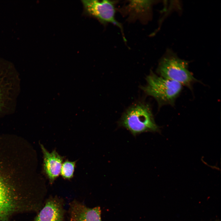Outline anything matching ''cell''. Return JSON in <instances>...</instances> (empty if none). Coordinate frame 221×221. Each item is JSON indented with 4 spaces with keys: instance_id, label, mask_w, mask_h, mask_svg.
I'll use <instances>...</instances> for the list:
<instances>
[{
    "instance_id": "6da1fadb",
    "label": "cell",
    "mask_w": 221,
    "mask_h": 221,
    "mask_svg": "<svg viewBox=\"0 0 221 221\" xmlns=\"http://www.w3.org/2000/svg\"><path fill=\"white\" fill-rule=\"evenodd\" d=\"M29 152L18 144L0 141V221L36 207Z\"/></svg>"
},
{
    "instance_id": "7a4b0ae2",
    "label": "cell",
    "mask_w": 221,
    "mask_h": 221,
    "mask_svg": "<svg viewBox=\"0 0 221 221\" xmlns=\"http://www.w3.org/2000/svg\"><path fill=\"white\" fill-rule=\"evenodd\" d=\"M118 124L134 136L144 132L159 130L149 106L141 102L128 108L123 114Z\"/></svg>"
},
{
    "instance_id": "3957f363",
    "label": "cell",
    "mask_w": 221,
    "mask_h": 221,
    "mask_svg": "<svg viewBox=\"0 0 221 221\" xmlns=\"http://www.w3.org/2000/svg\"><path fill=\"white\" fill-rule=\"evenodd\" d=\"M146 80L147 85L141 88L147 95L154 97L159 107L173 105L182 89L180 83L158 76L152 72L147 76Z\"/></svg>"
},
{
    "instance_id": "277c9868",
    "label": "cell",
    "mask_w": 221,
    "mask_h": 221,
    "mask_svg": "<svg viewBox=\"0 0 221 221\" xmlns=\"http://www.w3.org/2000/svg\"><path fill=\"white\" fill-rule=\"evenodd\" d=\"M157 71L160 76L190 89H192V84L197 81L188 70L187 62L174 56L163 57L160 62Z\"/></svg>"
},
{
    "instance_id": "5b68a950",
    "label": "cell",
    "mask_w": 221,
    "mask_h": 221,
    "mask_svg": "<svg viewBox=\"0 0 221 221\" xmlns=\"http://www.w3.org/2000/svg\"><path fill=\"white\" fill-rule=\"evenodd\" d=\"M84 12L87 15L95 17L103 24L112 23L117 26L122 32L121 25L115 18L114 2L108 0H82Z\"/></svg>"
},
{
    "instance_id": "8992f818",
    "label": "cell",
    "mask_w": 221,
    "mask_h": 221,
    "mask_svg": "<svg viewBox=\"0 0 221 221\" xmlns=\"http://www.w3.org/2000/svg\"><path fill=\"white\" fill-rule=\"evenodd\" d=\"M41 147L43 154L44 172L52 183L60 174L64 157L55 150L50 153L42 145Z\"/></svg>"
},
{
    "instance_id": "52a82bcc",
    "label": "cell",
    "mask_w": 221,
    "mask_h": 221,
    "mask_svg": "<svg viewBox=\"0 0 221 221\" xmlns=\"http://www.w3.org/2000/svg\"><path fill=\"white\" fill-rule=\"evenodd\" d=\"M70 215V221H102L99 207L89 208L76 201L71 204Z\"/></svg>"
},
{
    "instance_id": "ba28073f",
    "label": "cell",
    "mask_w": 221,
    "mask_h": 221,
    "mask_svg": "<svg viewBox=\"0 0 221 221\" xmlns=\"http://www.w3.org/2000/svg\"><path fill=\"white\" fill-rule=\"evenodd\" d=\"M64 216L62 202L59 199L52 198L47 200L34 221H63Z\"/></svg>"
},
{
    "instance_id": "9c48e42d",
    "label": "cell",
    "mask_w": 221,
    "mask_h": 221,
    "mask_svg": "<svg viewBox=\"0 0 221 221\" xmlns=\"http://www.w3.org/2000/svg\"><path fill=\"white\" fill-rule=\"evenodd\" d=\"M152 3V1H130L126 8L132 14L141 15L149 9Z\"/></svg>"
},
{
    "instance_id": "30bf717a",
    "label": "cell",
    "mask_w": 221,
    "mask_h": 221,
    "mask_svg": "<svg viewBox=\"0 0 221 221\" xmlns=\"http://www.w3.org/2000/svg\"><path fill=\"white\" fill-rule=\"evenodd\" d=\"M76 166L75 161L66 160L62 163L60 174L65 179H69L73 177Z\"/></svg>"
},
{
    "instance_id": "8fae6325",
    "label": "cell",
    "mask_w": 221,
    "mask_h": 221,
    "mask_svg": "<svg viewBox=\"0 0 221 221\" xmlns=\"http://www.w3.org/2000/svg\"><path fill=\"white\" fill-rule=\"evenodd\" d=\"M2 96V92L1 89L0 87V110L2 108L3 105Z\"/></svg>"
}]
</instances>
